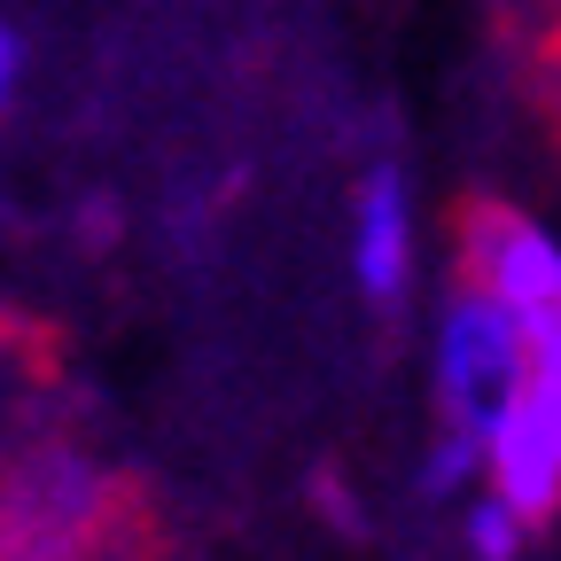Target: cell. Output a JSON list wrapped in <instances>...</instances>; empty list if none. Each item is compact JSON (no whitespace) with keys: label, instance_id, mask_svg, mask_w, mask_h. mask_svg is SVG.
<instances>
[{"label":"cell","instance_id":"1","mask_svg":"<svg viewBox=\"0 0 561 561\" xmlns=\"http://www.w3.org/2000/svg\"><path fill=\"white\" fill-rule=\"evenodd\" d=\"M523 375H530V343L507 320V305H491L476 280L453 273V289L437 305V335H430V390H437L445 445H460L476 460V437L500 421V405L523 390Z\"/></svg>","mask_w":561,"mask_h":561},{"label":"cell","instance_id":"2","mask_svg":"<svg viewBox=\"0 0 561 561\" xmlns=\"http://www.w3.org/2000/svg\"><path fill=\"white\" fill-rule=\"evenodd\" d=\"M460 280H476L491 305H507V320L530 343V367H561V234L553 227H538L515 203H468Z\"/></svg>","mask_w":561,"mask_h":561},{"label":"cell","instance_id":"3","mask_svg":"<svg viewBox=\"0 0 561 561\" xmlns=\"http://www.w3.org/2000/svg\"><path fill=\"white\" fill-rule=\"evenodd\" d=\"M476 476L523 523H546L561 507V367L523 375V390L500 405V421L476 437Z\"/></svg>","mask_w":561,"mask_h":561},{"label":"cell","instance_id":"4","mask_svg":"<svg viewBox=\"0 0 561 561\" xmlns=\"http://www.w3.org/2000/svg\"><path fill=\"white\" fill-rule=\"evenodd\" d=\"M351 280L367 305H405L421 280V210L398 164H375L351 195Z\"/></svg>","mask_w":561,"mask_h":561},{"label":"cell","instance_id":"5","mask_svg":"<svg viewBox=\"0 0 561 561\" xmlns=\"http://www.w3.org/2000/svg\"><path fill=\"white\" fill-rule=\"evenodd\" d=\"M523 515L500 500V491H476L468 500V546H476V561H515L523 553Z\"/></svg>","mask_w":561,"mask_h":561},{"label":"cell","instance_id":"6","mask_svg":"<svg viewBox=\"0 0 561 561\" xmlns=\"http://www.w3.org/2000/svg\"><path fill=\"white\" fill-rule=\"evenodd\" d=\"M16 79H24V39H16V24L0 16V102L16 94Z\"/></svg>","mask_w":561,"mask_h":561}]
</instances>
